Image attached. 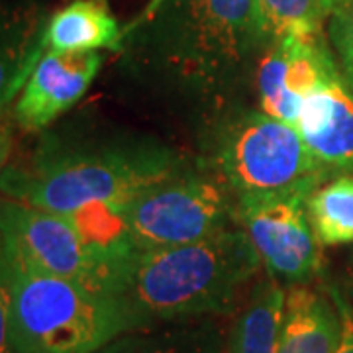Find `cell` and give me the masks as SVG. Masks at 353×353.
Segmentation results:
<instances>
[{
  "label": "cell",
  "instance_id": "23",
  "mask_svg": "<svg viewBox=\"0 0 353 353\" xmlns=\"http://www.w3.org/2000/svg\"><path fill=\"white\" fill-rule=\"evenodd\" d=\"M353 8V0H324V10L330 20L343 16Z\"/></svg>",
  "mask_w": 353,
  "mask_h": 353
},
{
  "label": "cell",
  "instance_id": "3",
  "mask_svg": "<svg viewBox=\"0 0 353 353\" xmlns=\"http://www.w3.org/2000/svg\"><path fill=\"white\" fill-rule=\"evenodd\" d=\"M261 267L250 236L236 224L194 243L141 252L122 296L148 328L220 318L241 308Z\"/></svg>",
  "mask_w": 353,
  "mask_h": 353
},
{
  "label": "cell",
  "instance_id": "25",
  "mask_svg": "<svg viewBox=\"0 0 353 353\" xmlns=\"http://www.w3.org/2000/svg\"><path fill=\"white\" fill-rule=\"evenodd\" d=\"M224 353H240L238 352V347H236V343H234L232 338H230V332H228V343H226V352Z\"/></svg>",
  "mask_w": 353,
  "mask_h": 353
},
{
  "label": "cell",
  "instance_id": "11",
  "mask_svg": "<svg viewBox=\"0 0 353 353\" xmlns=\"http://www.w3.org/2000/svg\"><path fill=\"white\" fill-rule=\"evenodd\" d=\"M320 175H353V90L341 73L312 90L296 124Z\"/></svg>",
  "mask_w": 353,
  "mask_h": 353
},
{
  "label": "cell",
  "instance_id": "13",
  "mask_svg": "<svg viewBox=\"0 0 353 353\" xmlns=\"http://www.w3.org/2000/svg\"><path fill=\"white\" fill-rule=\"evenodd\" d=\"M48 22L38 0H0V108L22 92L48 50Z\"/></svg>",
  "mask_w": 353,
  "mask_h": 353
},
{
  "label": "cell",
  "instance_id": "10",
  "mask_svg": "<svg viewBox=\"0 0 353 353\" xmlns=\"http://www.w3.org/2000/svg\"><path fill=\"white\" fill-rule=\"evenodd\" d=\"M104 63L99 51L46 50L18 94L14 118L24 132H39L85 97Z\"/></svg>",
  "mask_w": 353,
  "mask_h": 353
},
{
  "label": "cell",
  "instance_id": "1",
  "mask_svg": "<svg viewBox=\"0 0 353 353\" xmlns=\"http://www.w3.org/2000/svg\"><path fill=\"white\" fill-rule=\"evenodd\" d=\"M267 48L255 0H155L120 51L141 87L206 130L243 106Z\"/></svg>",
  "mask_w": 353,
  "mask_h": 353
},
{
  "label": "cell",
  "instance_id": "6",
  "mask_svg": "<svg viewBox=\"0 0 353 353\" xmlns=\"http://www.w3.org/2000/svg\"><path fill=\"white\" fill-rule=\"evenodd\" d=\"M143 250L206 240L238 224V199L201 161L122 202Z\"/></svg>",
  "mask_w": 353,
  "mask_h": 353
},
{
  "label": "cell",
  "instance_id": "8",
  "mask_svg": "<svg viewBox=\"0 0 353 353\" xmlns=\"http://www.w3.org/2000/svg\"><path fill=\"white\" fill-rule=\"evenodd\" d=\"M0 241L43 273L104 292L87 250L65 214L8 196L0 199Z\"/></svg>",
  "mask_w": 353,
  "mask_h": 353
},
{
  "label": "cell",
  "instance_id": "7",
  "mask_svg": "<svg viewBox=\"0 0 353 353\" xmlns=\"http://www.w3.org/2000/svg\"><path fill=\"white\" fill-rule=\"evenodd\" d=\"M238 224L250 236L267 273L283 285H308L322 273V243L303 196L238 202Z\"/></svg>",
  "mask_w": 353,
  "mask_h": 353
},
{
  "label": "cell",
  "instance_id": "21",
  "mask_svg": "<svg viewBox=\"0 0 353 353\" xmlns=\"http://www.w3.org/2000/svg\"><path fill=\"white\" fill-rule=\"evenodd\" d=\"M0 353H18L14 347L12 328H10V299L2 267V248H0Z\"/></svg>",
  "mask_w": 353,
  "mask_h": 353
},
{
  "label": "cell",
  "instance_id": "15",
  "mask_svg": "<svg viewBox=\"0 0 353 353\" xmlns=\"http://www.w3.org/2000/svg\"><path fill=\"white\" fill-rule=\"evenodd\" d=\"M48 50L77 53V51H120L124 34L110 12L108 0H73L50 16Z\"/></svg>",
  "mask_w": 353,
  "mask_h": 353
},
{
  "label": "cell",
  "instance_id": "14",
  "mask_svg": "<svg viewBox=\"0 0 353 353\" xmlns=\"http://www.w3.org/2000/svg\"><path fill=\"white\" fill-rule=\"evenodd\" d=\"M341 336V316L330 299L308 285H290L277 353H334Z\"/></svg>",
  "mask_w": 353,
  "mask_h": 353
},
{
  "label": "cell",
  "instance_id": "22",
  "mask_svg": "<svg viewBox=\"0 0 353 353\" xmlns=\"http://www.w3.org/2000/svg\"><path fill=\"white\" fill-rule=\"evenodd\" d=\"M330 294L338 304V310L341 316V336L338 341V347L334 353H353V310L347 306V303L338 294V290L332 289Z\"/></svg>",
  "mask_w": 353,
  "mask_h": 353
},
{
  "label": "cell",
  "instance_id": "17",
  "mask_svg": "<svg viewBox=\"0 0 353 353\" xmlns=\"http://www.w3.org/2000/svg\"><path fill=\"white\" fill-rule=\"evenodd\" d=\"M287 290L267 273L250 290L240 314L230 328V338L240 353H277Z\"/></svg>",
  "mask_w": 353,
  "mask_h": 353
},
{
  "label": "cell",
  "instance_id": "4",
  "mask_svg": "<svg viewBox=\"0 0 353 353\" xmlns=\"http://www.w3.org/2000/svg\"><path fill=\"white\" fill-rule=\"evenodd\" d=\"M0 248L18 353H97L126 332L148 328L124 296L43 273L2 241Z\"/></svg>",
  "mask_w": 353,
  "mask_h": 353
},
{
  "label": "cell",
  "instance_id": "24",
  "mask_svg": "<svg viewBox=\"0 0 353 353\" xmlns=\"http://www.w3.org/2000/svg\"><path fill=\"white\" fill-rule=\"evenodd\" d=\"M10 150H12V138L10 132L6 128L0 126V175L6 169V161L10 157Z\"/></svg>",
  "mask_w": 353,
  "mask_h": 353
},
{
  "label": "cell",
  "instance_id": "5",
  "mask_svg": "<svg viewBox=\"0 0 353 353\" xmlns=\"http://www.w3.org/2000/svg\"><path fill=\"white\" fill-rule=\"evenodd\" d=\"M201 165L226 183L238 202L308 199L324 179L290 124L238 106L204 130Z\"/></svg>",
  "mask_w": 353,
  "mask_h": 353
},
{
  "label": "cell",
  "instance_id": "12",
  "mask_svg": "<svg viewBox=\"0 0 353 353\" xmlns=\"http://www.w3.org/2000/svg\"><path fill=\"white\" fill-rule=\"evenodd\" d=\"M94 265L102 290L122 296L126 281L141 252L122 210V202H90L71 214H65Z\"/></svg>",
  "mask_w": 353,
  "mask_h": 353
},
{
  "label": "cell",
  "instance_id": "20",
  "mask_svg": "<svg viewBox=\"0 0 353 353\" xmlns=\"http://www.w3.org/2000/svg\"><path fill=\"white\" fill-rule=\"evenodd\" d=\"M328 36L341 75L353 90V8L343 16L330 20Z\"/></svg>",
  "mask_w": 353,
  "mask_h": 353
},
{
  "label": "cell",
  "instance_id": "18",
  "mask_svg": "<svg viewBox=\"0 0 353 353\" xmlns=\"http://www.w3.org/2000/svg\"><path fill=\"white\" fill-rule=\"evenodd\" d=\"M306 214L322 245L353 243V175L322 183L306 199Z\"/></svg>",
  "mask_w": 353,
  "mask_h": 353
},
{
  "label": "cell",
  "instance_id": "9",
  "mask_svg": "<svg viewBox=\"0 0 353 353\" xmlns=\"http://www.w3.org/2000/svg\"><path fill=\"white\" fill-rule=\"evenodd\" d=\"M338 73L324 34L279 39L265 50L255 73L259 110L296 128L304 99Z\"/></svg>",
  "mask_w": 353,
  "mask_h": 353
},
{
  "label": "cell",
  "instance_id": "26",
  "mask_svg": "<svg viewBox=\"0 0 353 353\" xmlns=\"http://www.w3.org/2000/svg\"><path fill=\"white\" fill-rule=\"evenodd\" d=\"M352 299H353V289H352Z\"/></svg>",
  "mask_w": 353,
  "mask_h": 353
},
{
  "label": "cell",
  "instance_id": "16",
  "mask_svg": "<svg viewBox=\"0 0 353 353\" xmlns=\"http://www.w3.org/2000/svg\"><path fill=\"white\" fill-rule=\"evenodd\" d=\"M226 343L218 318H199L126 332L97 353H224Z\"/></svg>",
  "mask_w": 353,
  "mask_h": 353
},
{
  "label": "cell",
  "instance_id": "19",
  "mask_svg": "<svg viewBox=\"0 0 353 353\" xmlns=\"http://www.w3.org/2000/svg\"><path fill=\"white\" fill-rule=\"evenodd\" d=\"M259 22L267 43H275L287 36L322 34L324 0H255Z\"/></svg>",
  "mask_w": 353,
  "mask_h": 353
},
{
  "label": "cell",
  "instance_id": "2",
  "mask_svg": "<svg viewBox=\"0 0 353 353\" xmlns=\"http://www.w3.org/2000/svg\"><path fill=\"white\" fill-rule=\"evenodd\" d=\"M190 161L159 139L141 134H50L26 161L6 165L0 190L14 201L55 214L90 202H126Z\"/></svg>",
  "mask_w": 353,
  "mask_h": 353
}]
</instances>
